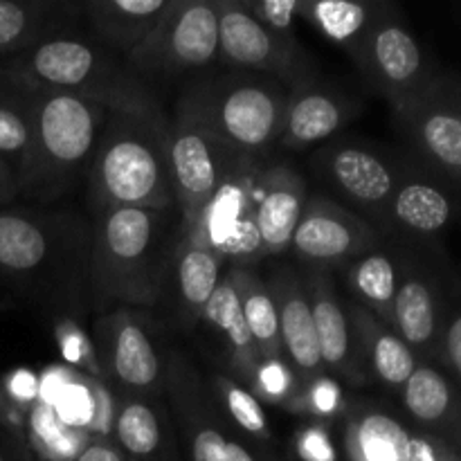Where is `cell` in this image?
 Returning <instances> with one entry per match:
<instances>
[{"label":"cell","instance_id":"cell-29","mask_svg":"<svg viewBox=\"0 0 461 461\" xmlns=\"http://www.w3.org/2000/svg\"><path fill=\"white\" fill-rule=\"evenodd\" d=\"M84 3L66 0H0V61L25 52L48 36L70 32Z\"/></svg>","mask_w":461,"mask_h":461},{"label":"cell","instance_id":"cell-15","mask_svg":"<svg viewBox=\"0 0 461 461\" xmlns=\"http://www.w3.org/2000/svg\"><path fill=\"white\" fill-rule=\"evenodd\" d=\"M383 234L356 214L345 203H338L324 194L309 196L300 225L291 241V252L306 270L345 268L349 261L372 250L383 241Z\"/></svg>","mask_w":461,"mask_h":461},{"label":"cell","instance_id":"cell-28","mask_svg":"<svg viewBox=\"0 0 461 461\" xmlns=\"http://www.w3.org/2000/svg\"><path fill=\"white\" fill-rule=\"evenodd\" d=\"M347 306L356 329L358 358L367 383L399 394L421 363L390 324L356 302H349Z\"/></svg>","mask_w":461,"mask_h":461},{"label":"cell","instance_id":"cell-41","mask_svg":"<svg viewBox=\"0 0 461 461\" xmlns=\"http://www.w3.org/2000/svg\"><path fill=\"white\" fill-rule=\"evenodd\" d=\"M75 461H135L133 457L124 453L122 448H117L111 439H99L90 441Z\"/></svg>","mask_w":461,"mask_h":461},{"label":"cell","instance_id":"cell-8","mask_svg":"<svg viewBox=\"0 0 461 461\" xmlns=\"http://www.w3.org/2000/svg\"><path fill=\"white\" fill-rule=\"evenodd\" d=\"M124 59L153 90L160 81L205 75L219 63V3L174 0L151 34Z\"/></svg>","mask_w":461,"mask_h":461},{"label":"cell","instance_id":"cell-31","mask_svg":"<svg viewBox=\"0 0 461 461\" xmlns=\"http://www.w3.org/2000/svg\"><path fill=\"white\" fill-rule=\"evenodd\" d=\"M408 248L383 239L372 250L363 252L345 266V284L356 304L372 311L383 322H392L396 288Z\"/></svg>","mask_w":461,"mask_h":461},{"label":"cell","instance_id":"cell-20","mask_svg":"<svg viewBox=\"0 0 461 461\" xmlns=\"http://www.w3.org/2000/svg\"><path fill=\"white\" fill-rule=\"evenodd\" d=\"M455 219L450 194L435 180L403 167L399 185L387 201L376 230L401 246H428Z\"/></svg>","mask_w":461,"mask_h":461},{"label":"cell","instance_id":"cell-21","mask_svg":"<svg viewBox=\"0 0 461 461\" xmlns=\"http://www.w3.org/2000/svg\"><path fill=\"white\" fill-rule=\"evenodd\" d=\"M304 275L324 372L340 385H369L358 358L349 306L338 293L336 277L329 270H304Z\"/></svg>","mask_w":461,"mask_h":461},{"label":"cell","instance_id":"cell-16","mask_svg":"<svg viewBox=\"0 0 461 461\" xmlns=\"http://www.w3.org/2000/svg\"><path fill=\"white\" fill-rule=\"evenodd\" d=\"M311 167L327 187L345 198L347 207L376 228L405 165L365 144L331 142L315 153Z\"/></svg>","mask_w":461,"mask_h":461},{"label":"cell","instance_id":"cell-35","mask_svg":"<svg viewBox=\"0 0 461 461\" xmlns=\"http://www.w3.org/2000/svg\"><path fill=\"white\" fill-rule=\"evenodd\" d=\"M205 381L207 387H210L214 403L219 405L223 417L228 419L241 435H246L248 439L255 441L261 448L282 453L277 446L273 423H270V417L266 414V405L261 403L248 387H243L241 383H237L234 378H230L228 374L219 372V369L205 372Z\"/></svg>","mask_w":461,"mask_h":461},{"label":"cell","instance_id":"cell-44","mask_svg":"<svg viewBox=\"0 0 461 461\" xmlns=\"http://www.w3.org/2000/svg\"><path fill=\"white\" fill-rule=\"evenodd\" d=\"M286 461H288V459H286Z\"/></svg>","mask_w":461,"mask_h":461},{"label":"cell","instance_id":"cell-19","mask_svg":"<svg viewBox=\"0 0 461 461\" xmlns=\"http://www.w3.org/2000/svg\"><path fill=\"white\" fill-rule=\"evenodd\" d=\"M194 333L203 336L207 349L212 351L216 369L228 374L255 394L259 383V356L248 331L230 268H225Z\"/></svg>","mask_w":461,"mask_h":461},{"label":"cell","instance_id":"cell-13","mask_svg":"<svg viewBox=\"0 0 461 461\" xmlns=\"http://www.w3.org/2000/svg\"><path fill=\"white\" fill-rule=\"evenodd\" d=\"M396 124L423 167L461 185V79L437 72L426 88L394 111Z\"/></svg>","mask_w":461,"mask_h":461},{"label":"cell","instance_id":"cell-9","mask_svg":"<svg viewBox=\"0 0 461 461\" xmlns=\"http://www.w3.org/2000/svg\"><path fill=\"white\" fill-rule=\"evenodd\" d=\"M167 351L144 311L113 306L95 318V363L111 390L165 396Z\"/></svg>","mask_w":461,"mask_h":461},{"label":"cell","instance_id":"cell-17","mask_svg":"<svg viewBox=\"0 0 461 461\" xmlns=\"http://www.w3.org/2000/svg\"><path fill=\"white\" fill-rule=\"evenodd\" d=\"M448 288L437 270L423 264L408 248L401 268L399 288L392 306L390 327L414 351L419 363L439 367Z\"/></svg>","mask_w":461,"mask_h":461},{"label":"cell","instance_id":"cell-23","mask_svg":"<svg viewBox=\"0 0 461 461\" xmlns=\"http://www.w3.org/2000/svg\"><path fill=\"white\" fill-rule=\"evenodd\" d=\"M113 392V444L135 461H183L165 396Z\"/></svg>","mask_w":461,"mask_h":461},{"label":"cell","instance_id":"cell-39","mask_svg":"<svg viewBox=\"0 0 461 461\" xmlns=\"http://www.w3.org/2000/svg\"><path fill=\"white\" fill-rule=\"evenodd\" d=\"M302 0H243L248 12L261 23L268 32L284 41L295 43V21L300 18Z\"/></svg>","mask_w":461,"mask_h":461},{"label":"cell","instance_id":"cell-5","mask_svg":"<svg viewBox=\"0 0 461 461\" xmlns=\"http://www.w3.org/2000/svg\"><path fill=\"white\" fill-rule=\"evenodd\" d=\"M291 90L252 72H205L187 81L174 113L189 117L228 147L266 158L282 133Z\"/></svg>","mask_w":461,"mask_h":461},{"label":"cell","instance_id":"cell-37","mask_svg":"<svg viewBox=\"0 0 461 461\" xmlns=\"http://www.w3.org/2000/svg\"><path fill=\"white\" fill-rule=\"evenodd\" d=\"M288 461H345L340 421H306L293 435Z\"/></svg>","mask_w":461,"mask_h":461},{"label":"cell","instance_id":"cell-24","mask_svg":"<svg viewBox=\"0 0 461 461\" xmlns=\"http://www.w3.org/2000/svg\"><path fill=\"white\" fill-rule=\"evenodd\" d=\"M345 461H414L417 428L390 405L351 401L340 419Z\"/></svg>","mask_w":461,"mask_h":461},{"label":"cell","instance_id":"cell-26","mask_svg":"<svg viewBox=\"0 0 461 461\" xmlns=\"http://www.w3.org/2000/svg\"><path fill=\"white\" fill-rule=\"evenodd\" d=\"M309 189L306 180L291 162H270L257 185V225L266 257L291 252L293 234L304 214Z\"/></svg>","mask_w":461,"mask_h":461},{"label":"cell","instance_id":"cell-1","mask_svg":"<svg viewBox=\"0 0 461 461\" xmlns=\"http://www.w3.org/2000/svg\"><path fill=\"white\" fill-rule=\"evenodd\" d=\"M93 219L61 205L0 210V284L66 315L90 311Z\"/></svg>","mask_w":461,"mask_h":461},{"label":"cell","instance_id":"cell-32","mask_svg":"<svg viewBox=\"0 0 461 461\" xmlns=\"http://www.w3.org/2000/svg\"><path fill=\"white\" fill-rule=\"evenodd\" d=\"M230 273H232L234 288H237L239 302H241L248 331H250L257 356H259V374L288 367L286 358H284L282 336H279L277 306H275L268 282L255 268H234L232 266Z\"/></svg>","mask_w":461,"mask_h":461},{"label":"cell","instance_id":"cell-2","mask_svg":"<svg viewBox=\"0 0 461 461\" xmlns=\"http://www.w3.org/2000/svg\"><path fill=\"white\" fill-rule=\"evenodd\" d=\"M93 219L90 311L113 306L151 311L178 237V210H108Z\"/></svg>","mask_w":461,"mask_h":461},{"label":"cell","instance_id":"cell-38","mask_svg":"<svg viewBox=\"0 0 461 461\" xmlns=\"http://www.w3.org/2000/svg\"><path fill=\"white\" fill-rule=\"evenodd\" d=\"M439 367L461 390V286L448 288L444 333H441Z\"/></svg>","mask_w":461,"mask_h":461},{"label":"cell","instance_id":"cell-22","mask_svg":"<svg viewBox=\"0 0 461 461\" xmlns=\"http://www.w3.org/2000/svg\"><path fill=\"white\" fill-rule=\"evenodd\" d=\"M266 282L277 306L284 358L291 372L295 374L297 383H306L327 374L322 356H320L304 270H297L293 266H277Z\"/></svg>","mask_w":461,"mask_h":461},{"label":"cell","instance_id":"cell-34","mask_svg":"<svg viewBox=\"0 0 461 461\" xmlns=\"http://www.w3.org/2000/svg\"><path fill=\"white\" fill-rule=\"evenodd\" d=\"M383 9L385 3L381 0H302L300 18H304L320 36L340 45L354 59Z\"/></svg>","mask_w":461,"mask_h":461},{"label":"cell","instance_id":"cell-14","mask_svg":"<svg viewBox=\"0 0 461 461\" xmlns=\"http://www.w3.org/2000/svg\"><path fill=\"white\" fill-rule=\"evenodd\" d=\"M354 63L365 84L381 95L392 111L412 102L437 75L426 50L390 3L365 36Z\"/></svg>","mask_w":461,"mask_h":461},{"label":"cell","instance_id":"cell-7","mask_svg":"<svg viewBox=\"0 0 461 461\" xmlns=\"http://www.w3.org/2000/svg\"><path fill=\"white\" fill-rule=\"evenodd\" d=\"M165 401L174 419L183 461H286L237 430L212 399L205 372L185 351H167Z\"/></svg>","mask_w":461,"mask_h":461},{"label":"cell","instance_id":"cell-3","mask_svg":"<svg viewBox=\"0 0 461 461\" xmlns=\"http://www.w3.org/2000/svg\"><path fill=\"white\" fill-rule=\"evenodd\" d=\"M0 70L43 93L86 99L113 113L162 115L158 93L140 79L122 54L111 52L90 34L61 32L16 57Z\"/></svg>","mask_w":461,"mask_h":461},{"label":"cell","instance_id":"cell-4","mask_svg":"<svg viewBox=\"0 0 461 461\" xmlns=\"http://www.w3.org/2000/svg\"><path fill=\"white\" fill-rule=\"evenodd\" d=\"M169 117L108 113L88 180L90 216L108 210H176L167 156Z\"/></svg>","mask_w":461,"mask_h":461},{"label":"cell","instance_id":"cell-43","mask_svg":"<svg viewBox=\"0 0 461 461\" xmlns=\"http://www.w3.org/2000/svg\"><path fill=\"white\" fill-rule=\"evenodd\" d=\"M5 306H7V304H5V302H0V311H3ZM12 414H14L12 403H9L7 394H5L3 385H0V426L14 428V423H12Z\"/></svg>","mask_w":461,"mask_h":461},{"label":"cell","instance_id":"cell-10","mask_svg":"<svg viewBox=\"0 0 461 461\" xmlns=\"http://www.w3.org/2000/svg\"><path fill=\"white\" fill-rule=\"evenodd\" d=\"M219 3V63L225 70L252 72L297 90L320 79L315 59L300 41L291 43L266 30L243 0Z\"/></svg>","mask_w":461,"mask_h":461},{"label":"cell","instance_id":"cell-42","mask_svg":"<svg viewBox=\"0 0 461 461\" xmlns=\"http://www.w3.org/2000/svg\"><path fill=\"white\" fill-rule=\"evenodd\" d=\"M16 198H21V187H18L16 174H14L12 167L0 158V210L12 205Z\"/></svg>","mask_w":461,"mask_h":461},{"label":"cell","instance_id":"cell-33","mask_svg":"<svg viewBox=\"0 0 461 461\" xmlns=\"http://www.w3.org/2000/svg\"><path fill=\"white\" fill-rule=\"evenodd\" d=\"M39 97L41 90L0 70V158L14 169L18 187L34 144Z\"/></svg>","mask_w":461,"mask_h":461},{"label":"cell","instance_id":"cell-40","mask_svg":"<svg viewBox=\"0 0 461 461\" xmlns=\"http://www.w3.org/2000/svg\"><path fill=\"white\" fill-rule=\"evenodd\" d=\"M0 461H34L30 444L16 428L0 426Z\"/></svg>","mask_w":461,"mask_h":461},{"label":"cell","instance_id":"cell-25","mask_svg":"<svg viewBox=\"0 0 461 461\" xmlns=\"http://www.w3.org/2000/svg\"><path fill=\"white\" fill-rule=\"evenodd\" d=\"M363 104L347 93L345 88L324 84L322 79L291 90L284 113L282 133L275 147L286 151H302L313 144L324 142L345 129L358 113Z\"/></svg>","mask_w":461,"mask_h":461},{"label":"cell","instance_id":"cell-30","mask_svg":"<svg viewBox=\"0 0 461 461\" xmlns=\"http://www.w3.org/2000/svg\"><path fill=\"white\" fill-rule=\"evenodd\" d=\"M174 0H90L84 3V21L90 36L111 52H133L160 23Z\"/></svg>","mask_w":461,"mask_h":461},{"label":"cell","instance_id":"cell-18","mask_svg":"<svg viewBox=\"0 0 461 461\" xmlns=\"http://www.w3.org/2000/svg\"><path fill=\"white\" fill-rule=\"evenodd\" d=\"M225 268L228 266L207 243L189 230L178 228L158 302L176 329L185 333L196 331L198 320L214 295Z\"/></svg>","mask_w":461,"mask_h":461},{"label":"cell","instance_id":"cell-6","mask_svg":"<svg viewBox=\"0 0 461 461\" xmlns=\"http://www.w3.org/2000/svg\"><path fill=\"white\" fill-rule=\"evenodd\" d=\"M106 108L61 93H43L34 144L21 176V196L32 205H61L84 187L108 120Z\"/></svg>","mask_w":461,"mask_h":461},{"label":"cell","instance_id":"cell-27","mask_svg":"<svg viewBox=\"0 0 461 461\" xmlns=\"http://www.w3.org/2000/svg\"><path fill=\"white\" fill-rule=\"evenodd\" d=\"M403 417L461 453V390L441 367L421 363L399 392Z\"/></svg>","mask_w":461,"mask_h":461},{"label":"cell","instance_id":"cell-12","mask_svg":"<svg viewBox=\"0 0 461 461\" xmlns=\"http://www.w3.org/2000/svg\"><path fill=\"white\" fill-rule=\"evenodd\" d=\"M264 167L261 156L243 158L241 165L221 185L201 219L189 228L228 268H255L266 259L257 225V185Z\"/></svg>","mask_w":461,"mask_h":461},{"label":"cell","instance_id":"cell-36","mask_svg":"<svg viewBox=\"0 0 461 461\" xmlns=\"http://www.w3.org/2000/svg\"><path fill=\"white\" fill-rule=\"evenodd\" d=\"M351 401H347L340 383L329 374L315 376L306 383H297L295 399L288 414L306 421H340Z\"/></svg>","mask_w":461,"mask_h":461},{"label":"cell","instance_id":"cell-11","mask_svg":"<svg viewBox=\"0 0 461 461\" xmlns=\"http://www.w3.org/2000/svg\"><path fill=\"white\" fill-rule=\"evenodd\" d=\"M167 156L180 230H189L201 219L225 178L250 153L228 147L196 122L174 113L167 126Z\"/></svg>","mask_w":461,"mask_h":461}]
</instances>
